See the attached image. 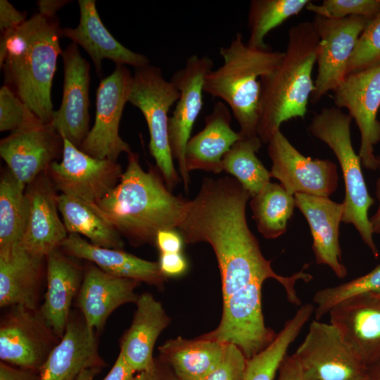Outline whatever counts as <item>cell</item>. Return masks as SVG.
<instances>
[{"mask_svg":"<svg viewBox=\"0 0 380 380\" xmlns=\"http://www.w3.org/2000/svg\"><path fill=\"white\" fill-rule=\"evenodd\" d=\"M379 362V363H380V361H379V362ZM379 380H380V379H379Z\"/></svg>","mask_w":380,"mask_h":380,"instance_id":"obj_54","label":"cell"},{"mask_svg":"<svg viewBox=\"0 0 380 380\" xmlns=\"http://www.w3.org/2000/svg\"><path fill=\"white\" fill-rule=\"evenodd\" d=\"M297 207L307 220L312 237V250L316 262L327 265L340 279L347 274L341 262L339 225L343 215V203L329 197L305 194L294 195Z\"/></svg>","mask_w":380,"mask_h":380,"instance_id":"obj_23","label":"cell"},{"mask_svg":"<svg viewBox=\"0 0 380 380\" xmlns=\"http://www.w3.org/2000/svg\"><path fill=\"white\" fill-rule=\"evenodd\" d=\"M367 293H380V264L363 276L318 291L313 297L315 319L319 320L339 303Z\"/></svg>","mask_w":380,"mask_h":380,"instance_id":"obj_37","label":"cell"},{"mask_svg":"<svg viewBox=\"0 0 380 380\" xmlns=\"http://www.w3.org/2000/svg\"><path fill=\"white\" fill-rule=\"evenodd\" d=\"M139 281L108 274L94 264L84 267L76 306L88 327L99 332L111 313L120 306L135 303Z\"/></svg>","mask_w":380,"mask_h":380,"instance_id":"obj_22","label":"cell"},{"mask_svg":"<svg viewBox=\"0 0 380 380\" xmlns=\"http://www.w3.org/2000/svg\"><path fill=\"white\" fill-rule=\"evenodd\" d=\"M46 258L33 255L21 243L0 249V307L38 308Z\"/></svg>","mask_w":380,"mask_h":380,"instance_id":"obj_24","label":"cell"},{"mask_svg":"<svg viewBox=\"0 0 380 380\" xmlns=\"http://www.w3.org/2000/svg\"><path fill=\"white\" fill-rule=\"evenodd\" d=\"M158 264L166 277L183 275L188 268L187 261L181 253H160Z\"/></svg>","mask_w":380,"mask_h":380,"instance_id":"obj_43","label":"cell"},{"mask_svg":"<svg viewBox=\"0 0 380 380\" xmlns=\"http://www.w3.org/2000/svg\"><path fill=\"white\" fill-rule=\"evenodd\" d=\"M232 115L222 101L214 104L213 110L205 117L202 130L190 138L185 150L184 162L188 172L202 170L218 174L222 171L225 154L241 139L231 127Z\"/></svg>","mask_w":380,"mask_h":380,"instance_id":"obj_29","label":"cell"},{"mask_svg":"<svg viewBox=\"0 0 380 380\" xmlns=\"http://www.w3.org/2000/svg\"><path fill=\"white\" fill-rule=\"evenodd\" d=\"M259 137L240 139L223 158L222 171L232 175L253 196L270 182L268 171L256 156L261 147Z\"/></svg>","mask_w":380,"mask_h":380,"instance_id":"obj_35","label":"cell"},{"mask_svg":"<svg viewBox=\"0 0 380 380\" xmlns=\"http://www.w3.org/2000/svg\"><path fill=\"white\" fill-rule=\"evenodd\" d=\"M25 193L30 211L21 244L30 253L46 258L61 248L68 236L65 224L59 217L58 194L47 172L27 184Z\"/></svg>","mask_w":380,"mask_h":380,"instance_id":"obj_20","label":"cell"},{"mask_svg":"<svg viewBox=\"0 0 380 380\" xmlns=\"http://www.w3.org/2000/svg\"><path fill=\"white\" fill-rule=\"evenodd\" d=\"M351 117L336 106L323 108L314 115L310 133L325 143L340 164L346 188L342 222L353 224L374 258L379 255L374 243L368 210L374 200L370 196L350 137Z\"/></svg>","mask_w":380,"mask_h":380,"instance_id":"obj_6","label":"cell"},{"mask_svg":"<svg viewBox=\"0 0 380 380\" xmlns=\"http://www.w3.org/2000/svg\"><path fill=\"white\" fill-rule=\"evenodd\" d=\"M314 310L315 307L311 303L301 306L267 347L246 360L243 380H274L290 345L298 337Z\"/></svg>","mask_w":380,"mask_h":380,"instance_id":"obj_32","label":"cell"},{"mask_svg":"<svg viewBox=\"0 0 380 380\" xmlns=\"http://www.w3.org/2000/svg\"><path fill=\"white\" fill-rule=\"evenodd\" d=\"M329 315V322L367 367L380 361V293L345 300Z\"/></svg>","mask_w":380,"mask_h":380,"instance_id":"obj_19","label":"cell"},{"mask_svg":"<svg viewBox=\"0 0 380 380\" xmlns=\"http://www.w3.org/2000/svg\"><path fill=\"white\" fill-rule=\"evenodd\" d=\"M132 323L120 339V353L135 372L149 369L155 358L153 351L162 331L170 318L162 303L150 293L139 296Z\"/></svg>","mask_w":380,"mask_h":380,"instance_id":"obj_27","label":"cell"},{"mask_svg":"<svg viewBox=\"0 0 380 380\" xmlns=\"http://www.w3.org/2000/svg\"><path fill=\"white\" fill-rule=\"evenodd\" d=\"M305 8L330 19L361 16L371 20L380 13V0H324L321 4L310 1Z\"/></svg>","mask_w":380,"mask_h":380,"instance_id":"obj_39","label":"cell"},{"mask_svg":"<svg viewBox=\"0 0 380 380\" xmlns=\"http://www.w3.org/2000/svg\"><path fill=\"white\" fill-rule=\"evenodd\" d=\"M58 205L69 234H82L100 247L123 249L122 236L97 205L63 194H58Z\"/></svg>","mask_w":380,"mask_h":380,"instance_id":"obj_31","label":"cell"},{"mask_svg":"<svg viewBox=\"0 0 380 380\" xmlns=\"http://www.w3.org/2000/svg\"><path fill=\"white\" fill-rule=\"evenodd\" d=\"M311 1L252 0L248 24L250 34L246 44L252 48L267 49L266 35L293 15H298Z\"/></svg>","mask_w":380,"mask_h":380,"instance_id":"obj_36","label":"cell"},{"mask_svg":"<svg viewBox=\"0 0 380 380\" xmlns=\"http://www.w3.org/2000/svg\"><path fill=\"white\" fill-rule=\"evenodd\" d=\"M189 201L172 193L157 166L144 171L131 151L120 182L96 205L122 236L139 246L155 244L161 230L178 229Z\"/></svg>","mask_w":380,"mask_h":380,"instance_id":"obj_2","label":"cell"},{"mask_svg":"<svg viewBox=\"0 0 380 380\" xmlns=\"http://www.w3.org/2000/svg\"><path fill=\"white\" fill-rule=\"evenodd\" d=\"M267 151L272 163L271 177L279 180L289 194L329 197L336 190V165L329 160L303 156L280 129L268 141Z\"/></svg>","mask_w":380,"mask_h":380,"instance_id":"obj_14","label":"cell"},{"mask_svg":"<svg viewBox=\"0 0 380 380\" xmlns=\"http://www.w3.org/2000/svg\"><path fill=\"white\" fill-rule=\"evenodd\" d=\"M308 380H365L367 366L330 322L312 321L293 355Z\"/></svg>","mask_w":380,"mask_h":380,"instance_id":"obj_9","label":"cell"},{"mask_svg":"<svg viewBox=\"0 0 380 380\" xmlns=\"http://www.w3.org/2000/svg\"><path fill=\"white\" fill-rule=\"evenodd\" d=\"M100 370V368L86 369L80 374L76 380H95V376Z\"/></svg>","mask_w":380,"mask_h":380,"instance_id":"obj_51","label":"cell"},{"mask_svg":"<svg viewBox=\"0 0 380 380\" xmlns=\"http://www.w3.org/2000/svg\"><path fill=\"white\" fill-rule=\"evenodd\" d=\"M135 372L119 353L111 369L102 380H135Z\"/></svg>","mask_w":380,"mask_h":380,"instance_id":"obj_48","label":"cell"},{"mask_svg":"<svg viewBox=\"0 0 380 380\" xmlns=\"http://www.w3.org/2000/svg\"><path fill=\"white\" fill-rule=\"evenodd\" d=\"M80 18L75 28H62V37L81 46L90 56L96 72H101V62L108 58L116 65H129L134 68L150 64L144 55L134 52L116 40L99 15L94 0L78 1Z\"/></svg>","mask_w":380,"mask_h":380,"instance_id":"obj_26","label":"cell"},{"mask_svg":"<svg viewBox=\"0 0 380 380\" xmlns=\"http://www.w3.org/2000/svg\"><path fill=\"white\" fill-rule=\"evenodd\" d=\"M70 2L65 0H40L37 1L39 13L47 17H56V13L65 4Z\"/></svg>","mask_w":380,"mask_h":380,"instance_id":"obj_49","label":"cell"},{"mask_svg":"<svg viewBox=\"0 0 380 380\" xmlns=\"http://www.w3.org/2000/svg\"><path fill=\"white\" fill-rule=\"evenodd\" d=\"M369 20L361 16L330 19L315 15L312 21L319 39L317 75L310 96L312 103L334 91L348 75L357 40Z\"/></svg>","mask_w":380,"mask_h":380,"instance_id":"obj_13","label":"cell"},{"mask_svg":"<svg viewBox=\"0 0 380 380\" xmlns=\"http://www.w3.org/2000/svg\"><path fill=\"white\" fill-rule=\"evenodd\" d=\"M319 46L312 22H302L289 29L282 61L272 73L260 79L257 134L262 143L267 144L283 122L305 117L315 87L312 74Z\"/></svg>","mask_w":380,"mask_h":380,"instance_id":"obj_4","label":"cell"},{"mask_svg":"<svg viewBox=\"0 0 380 380\" xmlns=\"http://www.w3.org/2000/svg\"><path fill=\"white\" fill-rule=\"evenodd\" d=\"M263 283L254 281L223 299L219 324L198 337L232 344L247 360L267 347L277 334L265 324L261 304Z\"/></svg>","mask_w":380,"mask_h":380,"instance_id":"obj_8","label":"cell"},{"mask_svg":"<svg viewBox=\"0 0 380 380\" xmlns=\"http://www.w3.org/2000/svg\"><path fill=\"white\" fill-rule=\"evenodd\" d=\"M61 248L67 255L84 259L113 276L161 288L167 281L158 262L140 258L123 250L100 247L77 234H69Z\"/></svg>","mask_w":380,"mask_h":380,"instance_id":"obj_28","label":"cell"},{"mask_svg":"<svg viewBox=\"0 0 380 380\" xmlns=\"http://www.w3.org/2000/svg\"><path fill=\"white\" fill-rule=\"evenodd\" d=\"M8 308L0 322L1 362L39 372L61 338L39 308Z\"/></svg>","mask_w":380,"mask_h":380,"instance_id":"obj_10","label":"cell"},{"mask_svg":"<svg viewBox=\"0 0 380 380\" xmlns=\"http://www.w3.org/2000/svg\"><path fill=\"white\" fill-rule=\"evenodd\" d=\"M376 196L379 203V208L369 220L373 233L380 234V177H379L376 183Z\"/></svg>","mask_w":380,"mask_h":380,"instance_id":"obj_50","label":"cell"},{"mask_svg":"<svg viewBox=\"0 0 380 380\" xmlns=\"http://www.w3.org/2000/svg\"><path fill=\"white\" fill-rule=\"evenodd\" d=\"M63 148V139L50 123L11 132L0 141V156L7 168L26 186L62 156Z\"/></svg>","mask_w":380,"mask_h":380,"instance_id":"obj_18","label":"cell"},{"mask_svg":"<svg viewBox=\"0 0 380 380\" xmlns=\"http://www.w3.org/2000/svg\"><path fill=\"white\" fill-rule=\"evenodd\" d=\"M61 56L64 72L63 98L60 108L53 111L50 125L63 139L80 148L89 132L90 65L74 42Z\"/></svg>","mask_w":380,"mask_h":380,"instance_id":"obj_17","label":"cell"},{"mask_svg":"<svg viewBox=\"0 0 380 380\" xmlns=\"http://www.w3.org/2000/svg\"><path fill=\"white\" fill-rule=\"evenodd\" d=\"M26 185L6 168L0 180V249L21 243L27 224L30 205Z\"/></svg>","mask_w":380,"mask_h":380,"instance_id":"obj_33","label":"cell"},{"mask_svg":"<svg viewBox=\"0 0 380 380\" xmlns=\"http://www.w3.org/2000/svg\"><path fill=\"white\" fill-rule=\"evenodd\" d=\"M380 64V13L360 34L348 65V75Z\"/></svg>","mask_w":380,"mask_h":380,"instance_id":"obj_38","label":"cell"},{"mask_svg":"<svg viewBox=\"0 0 380 380\" xmlns=\"http://www.w3.org/2000/svg\"><path fill=\"white\" fill-rule=\"evenodd\" d=\"M27 14L20 12L6 0L0 1V31L1 34L18 27L26 20Z\"/></svg>","mask_w":380,"mask_h":380,"instance_id":"obj_42","label":"cell"},{"mask_svg":"<svg viewBox=\"0 0 380 380\" xmlns=\"http://www.w3.org/2000/svg\"><path fill=\"white\" fill-rule=\"evenodd\" d=\"M0 380H39V374L1 362Z\"/></svg>","mask_w":380,"mask_h":380,"instance_id":"obj_46","label":"cell"},{"mask_svg":"<svg viewBox=\"0 0 380 380\" xmlns=\"http://www.w3.org/2000/svg\"><path fill=\"white\" fill-rule=\"evenodd\" d=\"M227 344L196 337L171 338L159 346L160 357L180 380H204L221 363Z\"/></svg>","mask_w":380,"mask_h":380,"instance_id":"obj_30","label":"cell"},{"mask_svg":"<svg viewBox=\"0 0 380 380\" xmlns=\"http://www.w3.org/2000/svg\"><path fill=\"white\" fill-rule=\"evenodd\" d=\"M105 366L97 332L88 327L81 314L71 312L63 336L39 372V380H76L86 369Z\"/></svg>","mask_w":380,"mask_h":380,"instance_id":"obj_21","label":"cell"},{"mask_svg":"<svg viewBox=\"0 0 380 380\" xmlns=\"http://www.w3.org/2000/svg\"><path fill=\"white\" fill-rule=\"evenodd\" d=\"M336 108H346L354 119L360 134L358 156L367 169L378 167L374 146L380 141V64L371 68L350 73L334 91Z\"/></svg>","mask_w":380,"mask_h":380,"instance_id":"obj_15","label":"cell"},{"mask_svg":"<svg viewBox=\"0 0 380 380\" xmlns=\"http://www.w3.org/2000/svg\"><path fill=\"white\" fill-rule=\"evenodd\" d=\"M365 380H371V379H370V377L369 376V378H367V379H365Z\"/></svg>","mask_w":380,"mask_h":380,"instance_id":"obj_53","label":"cell"},{"mask_svg":"<svg viewBox=\"0 0 380 380\" xmlns=\"http://www.w3.org/2000/svg\"><path fill=\"white\" fill-rule=\"evenodd\" d=\"M59 248L46 257V291L40 312L59 338H62L77 296L84 267Z\"/></svg>","mask_w":380,"mask_h":380,"instance_id":"obj_25","label":"cell"},{"mask_svg":"<svg viewBox=\"0 0 380 380\" xmlns=\"http://www.w3.org/2000/svg\"><path fill=\"white\" fill-rule=\"evenodd\" d=\"M58 18L39 13L1 35L0 67L4 84L44 123L51 122V97L57 58L62 54Z\"/></svg>","mask_w":380,"mask_h":380,"instance_id":"obj_3","label":"cell"},{"mask_svg":"<svg viewBox=\"0 0 380 380\" xmlns=\"http://www.w3.org/2000/svg\"><path fill=\"white\" fill-rule=\"evenodd\" d=\"M61 157L46 171L56 190L90 204L112 191L123 173L117 162L89 156L65 139Z\"/></svg>","mask_w":380,"mask_h":380,"instance_id":"obj_12","label":"cell"},{"mask_svg":"<svg viewBox=\"0 0 380 380\" xmlns=\"http://www.w3.org/2000/svg\"><path fill=\"white\" fill-rule=\"evenodd\" d=\"M278 380H308L299 363L292 355L286 356L280 368Z\"/></svg>","mask_w":380,"mask_h":380,"instance_id":"obj_47","label":"cell"},{"mask_svg":"<svg viewBox=\"0 0 380 380\" xmlns=\"http://www.w3.org/2000/svg\"><path fill=\"white\" fill-rule=\"evenodd\" d=\"M246 360L236 346L227 344L222 361L204 380H243Z\"/></svg>","mask_w":380,"mask_h":380,"instance_id":"obj_41","label":"cell"},{"mask_svg":"<svg viewBox=\"0 0 380 380\" xmlns=\"http://www.w3.org/2000/svg\"><path fill=\"white\" fill-rule=\"evenodd\" d=\"M213 61L207 56L192 55L184 67L171 77L179 92L172 115L169 119V139L173 159L177 160L185 190L190 182L189 172L185 167L186 144L194 125L203 107V92L205 75L213 70Z\"/></svg>","mask_w":380,"mask_h":380,"instance_id":"obj_16","label":"cell"},{"mask_svg":"<svg viewBox=\"0 0 380 380\" xmlns=\"http://www.w3.org/2000/svg\"><path fill=\"white\" fill-rule=\"evenodd\" d=\"M251 197L235 178L205 177L196 196L189 201L179 233L187 243L205 242L213 249L222 299L254 281L274 279L284 288L287 299L299 305L295 284L312 277L303 270L289 277L273 270L247 223L246 208Z\"/></svg>","mask_w":380,"mask_h":380,"instance_id":"obj_1","label":"cell"},{"mask_svg":"<svg viewBox=\"0 0 380 380\" xmlns=\"http://www.w3.org/2000/svg\"><path fill=\"white\" fill-rule=\"evenodd\" d=\"M184 239L175 229H165L158 232L155 245L160 253H181Z\"/></svg>","mask_w":380,"mask_h":380,"instance_id":"obj_45","label":"cell"},{"mask_svg":"<svg viewBox=\"0 0 380 380\" xmlns=\"http://www.w3.org/2000/svg\"><path fill=\"white\" fill-rule=\"evenodd\" d=\"M250 206L259 232L267 239H274L286 232L296 203L294 196L281 184L270 182L251 197Z\"/></svg>","mask_w":380,"mask_h":380,"instance_id":"obj_34","label":"cell"},{"mask_svg":"<svg viewBox=\"0 0 380 380\" xmlns=\"http://www.w3.org/2000/svg\"><path fill=\"white\" fill-rule=\"evenodd\" d=\"M376 158H377V162H378V167H377V169L380 172V155L379 156H376Z\"/></svg>","mask_w":380,"mask_h":380,"instance_id":"obj_52","label":"cell"},{"mask_svg":"<svg viewBox=\"0 0 380 380\" xmlns=\"http://www.w3.org/2000/svg\"><path fill=\"white\" fill-rule=\"evenodd\" d=\"M42 122L7 86L0 89V131H16Z\"/></svg>","mask_w":380,"mask_h":380,"instance_id":"obj_40","label":"cell"},{"mask_svg":"<svg viewBox=\"0 0 380 380\" xmlns=\"http://www.w3.org/2000/svg\"><path fill=\"white\" fill-rule=\"evenodd\" d=\"M132 81L129 69L116 65L113 73L100 82L94 125L80 145L81 151L96 158L115 162L120 153L132 151L119 135V125Z\"/></svg>","mask_w":380,"mask_h":380,"instance_id":"obj_11","label":"cell"},{"mask_svg":"<svg viewBox=\"0 0 380 380\" xmlns=\"http://www.w3.org/2000/svg\"><path fill=\"white\" fill-rule=\"evenodd\" d=\"M220 53L223 63L205 75L204 92L227 103L239 125L241 139L257 138L260 79L277 68L284 52L250 47L238 32Z\"/></svg>","mask_w":380,"mask_h":380,"instance_id":"obj_5","label":"cell"},{"mask_svg":"<svg viewBox=\"0 0 380 380\" xmlns=\"http://www.w3.org/2000/svg\"><path fill=\"white\" fill-rule=\"evenodd\" d=\"M179 97V92L174 83L164 78L158 67L149 64L135 68L128 102L144 115L150 134V153L170 191L180 178L173 164L168 112Z\"/></svg>","mask_w":380,"mask_h":380,"instance_id":"obj_7","label":"cell"},{"mask_svg":"<svg viewBox=\"0 0 380 380\" xmlns=\"http://www.w3.org/2000/svg\"><path fill=\"white\" fill-rule=\"evenodd\" d=\"M135 380H180L170 366L163 360L155 358L153 365L148 369L139 372Z\"/></svg>","mask_w":380,"mask_h":380,"instance_id":"obj_44","label":"cell"}]
</instances>
